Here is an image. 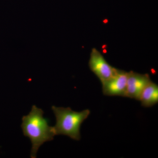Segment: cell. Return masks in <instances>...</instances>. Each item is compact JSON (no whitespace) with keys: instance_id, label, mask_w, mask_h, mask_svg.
Here are the masks:
<instances>
[{"instance_id":"obj_1","label":"cell","mask_w":158,"mask_h":158,"mask_svg":"<svg viewBox=\"0 0 158 158\" xmlns=\"http://www.w3.org/2000/svg\"><path fill=\"white\" fill-rule=\"evenodd\" d=\"M44 111L34 105L28 115L22 118L21 127L24 135L30 138L32 143L31 157L36 158L39 148L44 143L53 140L55 136L52 127L44 117Z\"/></svg>"},{"instance_id":"obj_6","label":"cell","mask_w":158,"mask_h":158,"mask_svg":"<svg viewBox=\"0 0 158 158\" xmlns=\"http://www.w3.org/2000/svg\"><path fill=\"white\" fill-rule=\"evenodd\" d=\"M139 101L144 107H151L158 103V86L152 81L141 92Z\"/></svg>"},{"instance_id":"obj_2","label":"cell","mask_w":158,"mask_h":158,"mask_svg":"<svg viewBox=\"0 0 158 158\" xmlns=\"http://www.w3.org/2000/svg\"><path fill=\"white\" fill-rule=\"evenodd\" d=\"M52 109L56 120V125L52 127L55 135H63L73 140H80L81 125L90 115V110L87 109L78 112L69 107H57L55 106H52Z\"/></svg>"},{"instance_id":"obj_5","label":"cell","mask_w":158,"mask_h":158,"mask_svg":"<svg viewBox=\"0 0 158 158\" xmlns=\"http://www.w3.org/2000/svg\"><path fill=\"white\" fill-rule=\"evenodd\" d=\"M151 82L148 74H140L133 71L127 72L126 97L139 100L141 92Z\"/></svg>"},{"instance_id":"obj_4","label":"cell","mask_w":158,"mask_h":158,"mask_svg":"<svg viewBox=\"0 0 158 158\" xmlns=\"http://www.w3.org/2000/svg\"><path fill=\"white\" fill-rule=\"evenodd\" d=\"M127 72L118 69L117 73L102 84L103 93L106 96L126 97Z\"/></svg>"},{"instance_id":"obj_3","label":"cell","mask_w":158,"mask_h":158,"mask_svg":"<svg viewBox=\"0 0 158 158\" xmlns=\"http://www.w3.org/2000/svg\"><path fill=\"white\" fill-rule=\"evenodd\" d=\"M89 66L102 84L114 76L118 69L109 64L100 52L95 48L92 49L90 52Z\"/></svg>"}]
</instances>
